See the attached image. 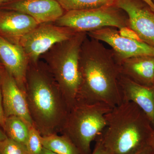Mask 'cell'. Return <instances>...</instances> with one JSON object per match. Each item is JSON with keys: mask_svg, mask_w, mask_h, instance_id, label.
Returning a JSON list of instances; mask_svg holds the SVG:
<instances>
[{"mask_svg": "<svg viewBox=\"0 0 154 154\" xmlns=\"http://www.w3.org/2000/svg\"><path fill=\"white\" fill-rule=\"evenodd\" d=\"M42 135L34 125L29 128V135L26 147L29 154H41L43 148Z\"/></svg>", "mask_w": 154, "mask_h": 154, "instance_id": "19", "label": "cell"}, {"mask_svg": "<svg viewBox=\"0 0 154 154\" xmlns=\"http://www.w3.org/2000/svg\"><path fill=\"white\" fill-rule=\"evenodd\" d=\"M0 154H29L25 146L9 138L0 141Z\"/></svg>", "mask_w": 154, "mask_h": 154, "instance_id": "20", "label": "cell"}, {"mask_svg": "<svg viewBox=\"0 0 154 154\" xmlns=\"http://www.w3.org/2000/svg\"><path fill=\"white\" fill-rule=\"evenodd\" d=\"M25 94L33 125L41 135L61 133L69 110L46 65L29 63Z\"/></svg>", "mask_w": 154, "mask_h": 154, "instance_id": "2", "label": "cell"}, {"mask_svg": "<svg viewBox=\"0 0 154 154\" xmlns=\"http://www.w3.org/2000/svg\"><path fill=\"white\" fill-rule=\"evenodd\" d=\"M106 127L98 138L109 154H134L148 146L154 129L133 102H122L106 114Z\"/></svg>", "mask_w": 154, "mask_h": 154, "instance_id": "3", "label": "cell"}, {"mask_svg": "<svg viewBox=\"0 0 154 154\" xmlns=\"http://www.w3.org/2000/svg\"><path fill=\"white\" fill-rule=\"evenodd\" d=\"M96 141V145L91 154H109L99 138H98Z\"/></svg>", "mask_w": 154, "mask_h": 154, "instance_id": "22", "label": "cell"}, {"mask_svg": "<svg viewBox=\"0 0 154 154\" xmlns=\"http://www.w3.org/2000/svg\"><path fill=\"white\" fill-rule=\"evenodd\" d=\"M38 25L26 14L0 9V36L11 43L19 45L22 37Z\"/></svg>", "mask_w": 154, "mask_h": 154, "instance_id": "14", "label": "cell"}, {"mask_svg": "<svg viewBox=\"0 0 154 154\" xmlns=\"http://www.w3.org/2000/svg\"><path fill=\"white\" fill-rule=\"evenodd\" d=\"M41 154H57L55 153L54 152L49 150L43 147L42 149V152Z\"/></svg>", "mask_w": 154, "mask_h": 154, "instance_id": "28", "label": "cell"}, {"mask_svg": "<svg viewBox=\"0 0 154 154\" xmlns=\"http://www.w3.org/2000/svg\"><path fill=\"white\" fill-rule=\"evenodd\" d=\"M152 2L154 3V0H151Z\"/></svg>", "mask_w": 154, "mask_h": 154, "instance_id": "31", "label": "cell"}, {"mask_svg": "<svg viewBox=\"0 0 154 154\" xmlns=\"http://www.w3.org/2000/svg\"><path fill=\"white\" fill-rule=\"evenodd\" d=\"M116 7L128 18V27L141 39L154 47V11L143 0H119Z\"/></svg>", "mask_w": 154, "mask_h": 154, "instance_id": "9", "label": "cell"}, {"mask_svg": "<svg viewBox=\"0 0 154 154\" xmlns=\"http://www.w3.org/2000/svg\"><path fill=\"white\" fill-rule=\"evenodd\" d=\"M119 85L122 102H133L145 113L154 130V85H140L120 74Z\"/></svg>", "mask_w": 154, "mask_h": 154, "instance_id": "13", "label": "cell"}, {"mask_svg": "<svg viewBox=\"0 0 154 154\" xmlns=\"http://www.w3.org/2000/svg\"><path fill=\"white\" fill-rule=\"evenodd\" d=\"M115 7L90 10L66 11L54 22L55 25L72 29L77 32H85L106 27L119 29L128 26L126 14Z\"/></svg>", "mask_w": 154, "mask_h": 154, "instance_id": "6", "label": "cell"}, {"mask_svg": "<svg viewBox=\"0 0 154 154\" xmlns=\"http://www.w3.org/2000/svg\"><path fill=\"white\" fill-rule=\"evenodd\" d=\"M45 148L57 154H82L79 149L68 137L58 134L41 137Z\"/></svg>", "mask_w": 154, "mask_h": 154, "instance_id": "16", "label": "cell"}, {"mask_svg": "<svg viewBox=\"0 0 154 154\" xmlns=\"http://www.w3.org/2000/svg\"><path fill=\"white\" fill-rule=\"evenodd\" d=\"M2 105L6 118L16 116L22 119L29 127L33 125L25 92L5 69L1 74Z\"/></svg>", "mask_w": 154, "mask_h": 154, "instance_id": "10", "label": "cell"}, {"mask_svg": "<svg viewBox=\"0 0 154 154\" xmlns=\"http://www.w3.org/2000/svg\"><path fill=\"white\" fill-rule=\"evenodd\" d=\"M30 127L22 119L16 116L6 118L3 130L7 137L26 146Z\"/></svg>", "mask_w": 154, "mask_h": 154, "instance_id": "17", "label": "cell"}, {"mask_svg": "<svg viewBox=\"0 0 154 154\" xmlns=\"http://www.w3.org/2000/svg\"><path fill=\"white\" fill-rule=\"evenodd\" d=\"M118 30L119 33L122 37L137 41L143 42L134 30L128 26L122 27Z\"/></svg>", "mask_w": 154, "mask_h": 154, "instance_id": "21", "label": "cell"}, {"mask_svg": "<svg viewBox=\"0 0 154 154\" xmlns=\"http://www.w3.org/2000/svg\"><path fill=\"white\" fill-rule=\"evenodd\" d=\"M112 108L102 103L77 102L69 111L61 133L68 137L82 154H91V143L105 129L106 114Z\"/></svg>", "mask_w": 154, "mask_h": 154, "instance_id": "5", "label": "cell"}, {"mask_svg": "<svg viewBox=\"0 0 154 154\" xmlns=\"http://www.w3.org/2000/svg\"><path fill=\"white\" fill-rule=\"evenodd\" d=\"M0 9L26 14L38 24L54 23L65 12L57 0H9Z\"/></svg>", "mask_w": 154, "mask_h": 154, "instance_id": "11", "label": "cell"}, {"mask_svg": "<svg viewBox=\"0 0 154 154\" xmlns=\"http://www.w3.org/2000/svg\"><path fill=\"white\" fill-rule=\"evenodd\" d=\"M87 34L91 38L103 42L110 45L119 65L122 61L133 57L154 56V47L143 42L122 37L116 28L106 27L90 31Z\"/></svg>", "mask_w": 154, "mask_h": 154, "instance_id": "8", "label": "cell"}, {"mask_svg": "<svg viewBox=\"0 0 154 154\" xmlns=\"http://www.w3.org/2000/svg\"><path fill=\"white\" fill-rule=\"evenodd\" d=\"M87 36L85 32H79L56 44L42 55H45V65L59 87L69 110L77 103L80 85V51Z\"/></svg>", "mask_w": 154, "mask_h": 154, "instance_id": "4", "label": "cell"}, {"mask_svg": "<svg viewBox=\"0 0 154 154\" xmlns=\"http://www.w3.org/2000/svg\"><path fill=\"white\" fill-rule=\"evenodd\" d=\"M7 137H8L6 136L5 132H4L2 128L0 126V141L4 140Z\"/></svg>", "mask_w": 154, "mask_h": 154, "instance_id": "26", "label": "cell"}, {"mask_svg": "<svg viewBox=\"0 0 154 154\" xmlns=\"http://www.w3.org/2000/svg\"><path fill=\"white\" fill-rule=\"evenodd\" d=\"M143 1L146 4H147L154 11V4L151 0H143Z\"/></svg>", "mask_w": 154, "mask_h": 154, "instance_id": "27", "label": "cell"}, {"mask_svg": "<svg viewBox=\"0 0 154 154\" xmlns=\"http://www.w3.org/2000/svg\"><path fill=\"white\" fill-rule=\"evenodd\" d=\"M4 69H5V68H4V66H3L2 64L1 63V62H0V73L3 71V70H4Z\"/></svg>", "mask_w": 154, "mask_h": 154, "instance_id": "30", "label": "cell"}, {"mask_svg": "<svg viewBox=\"0 0 154 154\" xmlns=\"http://www.w3.org/2000/svg\"><path fill=\"white\" fill-rule=\"evenodd\" d=\"M2 73V72H1ZM1 73H0V126L4 128L5 126L6 117L4 114L2 105V86H1Z\"/></svg>", "mask_w": 154, "mask_h": 154, "instance_id": "23", "label": "cell"}, {"mask_svg": "<svg viewBox=\"0 0 154 154\" xmlns=\"http://www.w3.org/2000/svg\"><path fill=\"white\" fill-rule=\"evenodd\" d=\"M78 33L52 23L39 24L22 37L19 45L24 50L29 63H36L39 57L56 44L67 40Z\"/></svg>", "mask_w": 154, "mask_h": 154, "instance_id": "7", "label": "cell"}, {"mask_svg": "<svg viewBox=\"0 0 154 154\" xmlns=\"http://www.w3.org/2000/svg\"><path fill=\"white\" fill-rule=\"evenodd\" d=\"M148 146L151 149L152 154H154V130L149 140Z\"/></svg>", "mask_w": 154, "mask_h": 154, "instance_id": "24", "label": "cell"}, {"mask_svg": "<svg viewBox=\"0 0 154 154\" xmlns=\"http://www.w3.org/2000/svg\"><path fill=\"white\" fill-rule=\"evenodd\" d=\"M64 11L90 10L115 7L119 0H57Z\"/></svg>", "mask_w": 154, "mask_h": 154, "instance_id": "18", "label": "cell"}, {"mask_svg": "<svg viewBox=\"0 0 154 154\" xmlns=\"http://www.w3.org/2000/svg\"><path fill=\"white\" fill-rule=\"evenodd\" d=\"M9 0H0V7L3 4L7 3V2H8Z\"/></svg>", "mask_w": 154, "mask_h": 154, "instance_id": "29", "label": "cell"}, {"mask_svg": "<svg viewBox=\"0 0 154 154\" xmlns=\"http://www.w3.org/2000/svg\"><path fill=\"white\" fill-rule=\"evenodd\" d=\"M120 73L135 82L146 86L154 85V56H138L119 64Z\"/></svg>", "mask_w": 154, "mask_h": 154, "instance_id": "15", "label": "cell"}, {"mask_svg": "<svg viewBox=\"0 0 154 154\" xmlns=\"http://www.w3.org/2000/svg\"><path fill=\"white\" fill-rule=\"evenodd\" d=\"M0 62L25 92L29 60L21 45L11 43L0 36Z\"/></svg>", "mask_w": 154, "mask_h": 154, "instance_id": "12", "label": "cell"}, {"mask_svg": "<svg viewBox=\"0 0 154 154\" xmlns=\"http://www.w3.org/2000/svg\"><path fill=\"white\" fill-rule=\"evenodd\" d=\"M134 154H152V152L150 148L148 146L139 151Z\"/></svg>", "mask_w": 154, "mask_h": 154, "instance_id": "25", "label": "cell"}, {"mask_svg": "<svg viewBox=\"0 0 154 154\" xmlns=\"http://www.w3.org/2000/svg\"><path fill=\"white\" fill-rule=\"evenodd\" d=\"M80 85L77 102L102 103L113 108L122 102L120 67L111 49L87 36L79 56Z\"/></svg>", "mask_w": 154, "mask_h": 154, "instance_id": "1", "label": "cell"}]
</instances>
